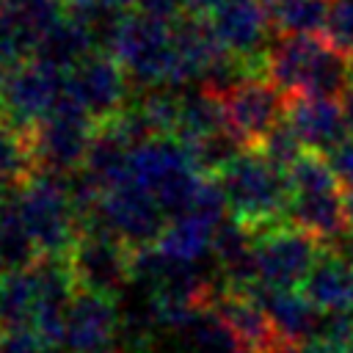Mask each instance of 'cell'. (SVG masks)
<instances>
[{
	"label": "cell",
	"instance_id": "cell-1",
	"mask_svg": "<svg viewBox=\"0 0 353 353\" xmlns=\"http://www.w3.org/2000/svg\"><path fill=\"white\" fill-rule=\"evenodd\" d=\"M226 190L229 212L254 229V234L290 221L292 179L259 149H243L215 174Z\"/></svg>",
	"mask_w": 353,
	"mask_h": 353
},
{
	"label": "cell",
	"instance_id": "cell-2",
	"mask_svg": "<svg viewBox=\"0 0 353 353\" xmlns=\"http://www.w3.org/2000/svg\"><path fill=\"white\" fill-rule=\"evenodd\" d=\"M268 77L287 94L342 97L353 85V63L320 33H290L268 50Z\"/></svg>",
	"mask_w": 353,
	"mask_h": 353
},
{
	"label": "cell",
	"instance_id": "cell-3",
	"mask_svg": "<svg viewBox=\"0 0 353 353\" xmlns=\"http://www.w3.org/2000/svg\"><path fill=\"white\" fill-rule=\"evenodd\" d=\"M287 171L292 179L290 221L325 245H334L345 234H350L345 212V188L328 154L306 149Z\"/></svg>",
	"mask_w": 353,
	"mask_h": 353
},
{
	"label": "cell",
	"instance_id": "cell-4",
	"mask_svg": "<svg viewBox=\"0 0 353 353\" xmlns=\"http://www.w3.org/2000/svg\"><path fill=\"white\" fill-rule=\"evenodd\" d=\"M66 262L77 290L116 298L132 281V245L113 234L97 212L77 218V237L66 251Z\"/></svg>",
	"mask_w": 353,
	"mask_h": 353
},
{
	"label": "cell",
	"instance_id": "cell-5",
	"mask_svg": "<svg viewBox=\"0 0 353 353\" xmlns=\"http://www.w3.org/2000/svg\"><path fill=\"white\" fill-rule=\"evenodd\" d=\"M22 218L41 256H66L77 237V215L69 201L66 176L36 168L19 188Z\"/></svg>",
	"mask_w": 353,
	"mask_h": 353
},
{
	"label": "cell",
	"instance_id": "cell-6",
	"mask_svg": "<svg viewBox=\"0 0 353 353\" xmlns=\"http://www.w3.org/2000/svg\"><path fill=\"white\" fill-rule=\"evenodd\" d=\"M108 50L138 85H165L171 69V19L135 11L121 14L108 36Z\"/></svg>",
	"mask_w": 353,
	"mask_h": 353
},
{
	"label": "cell",
	"instance_id": "cell-7",
	"mask_svg": "<svg viewBox=\"0 0 353 353\" xmlns=\"http://www.w3.org/2000/svg\"><path fill=\"white\" fill-rule=\"evenodd\" d=\"M94 127L97 121L88 116V110L63 88L55 108L28 130L36 168L63 176L83 168Z\"/></svg>",
	"mask_w": 353,
	"mask_h": 353
},
{
	"label": "cell",
	"instance_id": "cell-8",
	"mask_svg": "<svg viewBox=\"0 0 353 353\" xmlns=\"http://www.w3.org/2000/svg\"><path fill=\"white\" fill-rule=\"evenodd\" d=\"M290 94L281 91L268 74L243 77L226 94H221L226 130L245 149H259L265 135L287 116Z\"/></svg>",
	"mask_w": 353,
	"mask_h": 353
},
{
	"label": "cell",
	"instance_id": "cell-9",
	"mask_svg": "<svg viewBox=\"0 0 353 353\" xmlns=\"http://www.w3.org/2000/svg\"><path fill=\"white\" fill-rule=\"evenodd\" d=\"M325 243H320L306 229L284 221L256 234V281L279 290H301L312 265L317 262Z\"/></svg>",
	"mask_w": 353,
	"mask_h": 353
},
{
	"label": "cell",
	"instance_id": "cell-10",
	"mask_svg": "<svg viewBox=\"0 0 353 353\" xmlns=\"http://www.w3.org/2000/svg\"><path fill=\"white\" fill-rule=\"evenodd\" d=\"M66 88V72L39 58L8 66L0 85V116L22 130L44 119Z\"/></svg>",
	"mask_w": 353,
	"mask_h": 353
},
{
	"label": "cell",
	"instance_id": "cell-11",
	"mask_svg": "<svg viewBox=\"0 0 353 353\" xmlns=\"http://www.w3.org/2000/svg\"><path fill=\"white\" fill-rule=\"evenodd\" d=\"M165 215L168 212L160 207L154 193L146 185H141L135 176L105 190L97 207V218L132 248L157 243L163 229L168 226Z\"/></svg>",
	"mask_w": 353,
	"mask_h": 353
},
{
	"label": "cell",
	"instance_id": "cell-12",
	"mask_svg": "<svg viewBox=\"0 0 353 353\" xmlns=\"http://www.w3.org/2000/svg\"><path fill=\"white\" fill-rule=\"evenodd\" d=\"M207 309H212L240 339V345L251 353H284L292 347L276 328L268 309L259 303V298L245 287H232L215 281L210 287V295L204 301Z\"/></svg>",
	"mask_w": 353,
	"mask_h": 353
},
{
	"label": "cell",
	"instance_id": "cell-13",
	"mask_svg": "<svg viewBox=\"0 0 353 353\" xmlns=\"http://www.w3.org/2000/svg\"><path fill=\"white\" fill-rule=\"evenodd\" d=\"M207 19L232 55L259 66L268 74V36L273 22L265 0H215L207 8Z\"/></svg>",
	"mask_w": 353,
	"mask_h": 353
},
{
	"label": "cell",
	"instance_id": "cell-14",
	"mask_svg": "<svg viewBox=\"0 0 353 353\" xmlns=\"http://www.w3.org/2000/svg\"><path fill=\"white\" fill-rule=\"evenodd\" d=\"M127 69L110 50H91L66 72V91L88 110L94 121H105L127 105Z\"/></svg>",
	"mask_w": 353,
	"mask_h": 353
},
{
	"label": "cell",
	"instance_id": "cell-15",
	"mask_svg": "<svg viewBox=\"0 0 353 353\" xmlns=\"http://www.w3.org/2000/svg\"><path fill=\"white\" fill-rule=\"evenodd\" d=\"M287 119L301 135L303 146L312 152H334L347 138V119L342 102L336 97H317V94H290Z\"/></svg>",
	"mask_w": 353,
	"mask_h": 353
},
{
	"label": "cell",
	"instance_id": "cell-16",
	"mask_svg": "<svg viewBox=\"0 0 353 353\" xmlns=\"http://www.w3.org/2000/svg\"><path fill=\"white\" fill-rule=\"evenodd\" d=\"M119 328H121V314L116 309V298L91 290H77L69 303L63 345L72 353L108 347L119 336Z\"/></svg>",
	"mask_w": 353,
	"mask_h": 353
},
{
	"label": "cell",
	"instance_id": "cell-17",
	"mask_svg": "<svg viewBox=\"0 0 353 353\" xmlns=\"http://www.w3.org/2000/svg\"><path fill=\"white\" fill-rule=\"evenodd\" d=\"M251 290L259 303L268 309V314L273 317L279 334L290 342V345H309L320 339V328H323V309L314 306L303 290H279V287H268V284H251L245 287Z\"/></svg>",
	"mask_w": 353,
	"mask_h": 353
},
{
	"label": "cell",
	"instance_id": "cell-18",
	"mask_svg": "<svg viewBox=\"0 0 353 353\" xmlns=\"http://www.w3.org/2000/svg\"><path fill=\"white\" fill-rule=\"evenodd\" d=\"M301 290L323 312L353 309V259L336 245H323Z\"/></svg>",
	"mask_w": 353,
	"mask_h": 353
},
{
	"label": "cell",
	"instance_id": "cell-19",
	"mask_svg": "<svg viewBox=\"0 0 353 353\" xmlns=\"http://www.w3.org/2000/svg\"><path fill=\"white\" fill-rule=\"evenodd\" d=\"M130 152H132V146L127 143V138L119 132V127L110 119L97 121L83 168L105 190H110V188H116L132 176L130 174Z\"/></svg>",
	"mask_w": 353,
	"mask_h": 353
},
{
	"label": "cell",
	"instance_id": "cell-20",
	"mask_svg": "<svg viewBox=\"0 0 353 353\" xmlns=\"http://www.w3.org/2000/svg\"><path fill=\"white\" fill-rule=\"evenodd\" d=\"M39 256V245L19 210V190L0 193V270L33 268Z\"/></svg>",
	"mask_w": 353,
	"mask_h": 353
},
{
	"label": "cell",
	"instance_id": "cell-21",
	"mask_svg": "<svg viewBox=\"0 0 353 353\" xmlns=\"http://www.w3.org/2000/svg\"><path fill=\"white\" fill-rule=\"evenodd\" d=\"M91 50H97V36H94L88 28H83L80 22H74L72 17H63L58 25H52V28L41 36V41H39L33 58H39V61H44V63H50V66H58V69H63V72H69V69H72L77 61H83Z\"/></svg>",
	"mask_w": 353,
	"mask_h": 353
},
{
	"label": "cell",
	"instance_id": "cell-22",
	"mask_svg": "<svg viewBox=\"0 0 353 353\" xmlns=\"http://www.w3.org/2000/svg\"><path fill=\"white\" fill-rule=\"evenodd\" d=\"M36 312L33 270H6L0 276V334L28 328Z\"/></svg>",
	"mask_w": 353,
	"mask_h": 353
},
{
	"label": "cell",
	"instance_id": "cell-23",
	"mask_svg": "<svg viewBox=\"0 0 353 353\" xmlns=\"http://www.w3.org/2000/svg\"><path fill=\"white\" fill-rule=\"evenodd\" d=\"M212 232H215L212 223L201 221L193 212H182V215L171 218V223L163 229L157 245L174 259L199 262L201 256H207V251H212Z\"/></svg>",
	"mask_w": 353,
	"mask_h": 353
},
{
	"label": "cell",
	"instance_id": "cell-24",
	"mask_svg": "<svg viewBox=\"0 0 353 353\" xmlns=\"http://www.w3.org/2000/svg\"><path fill=\"white\" fill-rule=\"evenodd\" d=\"M221 130H226L221 97L212 94L204 85H199L196 91H185L182 94V108H179L176 135L185 138V141H193V138H207V135L221 132Z\"/></svg>",
	"mask_w": 353,
	"mask_h": 353
},
{
	"label": "cell",
	"instance_id": "cell-25",
	"mask_svg": "<svg viewBox=\"0 0 353 353\" xmlns=\"http://www.w3.org/2000/svg\"><path fill=\"white\" fill-rule=\"evenodd\" d=\"M273 30L290 33H323L331 11V0H265Z\"/></svg>",
	"mask_w": 353,
	"mask_h": 353
},
{
	"label": "cell",
	"instance_id": "cell-26",
	"mask_svg": "<svg viewBox=\"0 0 353 353\" xmlns=\"http://www.w3.org/2000/svg\"><path fill=\"white\" fill-rule=\"evenodd\" d=\"M190 353H243L245 347L234 336V331L207 306H201L193 320L179 331Z\"/></svg>",
	"mask_w": 353,
	"mask_h": 353
},
{
	"label": "cell",
	"instance_id": "cell-27",
	"mask_svg": "<svg viewBox=\"0 0 353 353\" xmlns=\"http://www.w3.org/2000/svg\"><path fill=\"white\" fill-rule=\"evenodd\" d=\"M259 152H262L265 157H270L276 165L290 168V165L306 152V146H303L301 135L295 132V127L290 124V119L284 116V119L265 135V141L259 143Z\"/></svg>",
	"mask_w": 353,
	"mask_h": 353
},
{
	"label": "cell",
	"instance_id": "cell-28",
	"mask_svg": "<svg viewBox=\"0 0 353 353\" xmlns=\"http://www.w3.org/2000/svg\"><path fill=\"white\" fill-rule=\"evenodd\" d=\"M323 36L347 58H353V0H331Z\"/></svg>",
	"mask_w": 353,
	"mask_h": 353
},
{
	"label": "cell",
	"instance_id": "cell-29",
	"mask_svg": "<svg viewBox=\"0 0 353 353\" xmlns=\"http://www.w3.org/2000/svg\"><path fill=\"white\" fill-rule=\"evenodd\" d=\"M0 353H50V345L28 328L0 334Z\"/></svg>",
	"mask_w": 353,
	"mask_h": 353
},
{
	"label": "cell",
	"instance_id": "cell-30",
	"mask_svg": "<svg viewBox=\"0 0 353 353\" xmlns=\"http://www.w3.org/2000/svg\"><path fill=\"white\" fill-rule=\"evenodd\" d=\"M328 160H331V165L339 176L342 188L353 185V138H345L334 152H328Z\"/></svg>",
	"mask_w": 353,
	"mask_h": 353
},
{
	"label": "cell",
	"instance_id": "cell-31",
	"mask_svg": "<svg viewBox=\"0 0 353 353\" xmlns=\"http://www.w3.org/2000/svg\"><path fill=\"white\" fill-rule=\"evenodd\" d=\"M135 3L141 11H149V14H157L165 19H174L182 11H190V0H135Z\"/></svg>",
	"mask_w": 353,
	"mask_h": 353
},
{
	"label": "cell",
	"instance_id": "cell-32",
	"mask_svg": "<svg viewBox=\"0 0 353 353\" xmlns=\"http://www.w3.org/2000/svg\"><path fill=\"white\" fill-rule=\"evenodd\" d=\"M345 212H347V226L353 234V185H345Z\"/></svg>",
	"mask_w": 353,
	"mask_h": 353
},
{
	"label": "cell",
	"instance_id": "cell-33",
	"mask_svg": "<svg viewBox=\"0 0 353 353\" xmlns=\"http://www.w3.org/2000/svg\"><path fill=\"white\" fill-rule=\"evenodd\" d=\"M74 353H121V350L108 345V347H94V350H74Z\"/></svg>",
	"mask_w": 353,
	"mask_h": 353
},
{
	"label": "cell",
	"instance_id": "cell-34",
	"mask_svg": "<svg viewBox=\"0 0 353 353\" xmlns=\"http://www.w3.org/2000/svg\"><path fill=\"white\" fill-rule=\"evenodd\" d=\"M119 3H121V6H130V3H135V0H119Z\"/></svg>",
	"mask_w": 353,
	"mask_h": 353
},
{
	"label": "cell",
	"instance_id": "cell-35",
	"mask_svg": "<svg viewBox=\"0 0 353 353\" xmlns=\"http://www.w3.org/2000/svg\"><path fill=\"white\" fill-rule=\"evenodd\" d=\"M347 353H353V339H350V345H347Z\"/></svg>",
	"mask_w": 353,
	"mask_h": 353
},
{
	"label": "cell",
	"instance_id": "cell-36",
	"mask_svg": "<svg viewBox=\"0 0 353 353\" xmlns=\"http://www.w3.org/2000/svg\"><path fill=\"white\" fill-rule=\"evenodd\" d=\"M350 63H353V58H350Z\"/></svg>",
	"mask_w": 353,
	"mask_h": 353
}]
</instances>
